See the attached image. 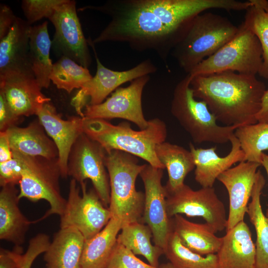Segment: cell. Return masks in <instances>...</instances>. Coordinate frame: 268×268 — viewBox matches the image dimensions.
Instances as JSON below:
<instances>
[{"instance_id":"obj_1","label":"cell","mask_w":268,"mask_h":268,"mask_svg":"<svg viewBox=\"0 0 268 268\" xmlns=\"http://www.w3.org/2000/svg\"><path fill=\"white\" fill-rule=\"evenodd\" d=\"M244 7L235 0H111L79 10L90 9L111 17L94 44L126 43L137 51L153 50L166 62L197 15L211 8L240 11Z\"/></svg>"},{"instance_id":"obj_2","label":"cell","mask_w":268,"mask_h":268,"mask_svg":"<svg viewBox=\"0 0 268 268\" xmlns=\"http://www.w3.org/2000/svg\"><path fill=\"white\" fill-rule=\"evenodd\" d=\"M190 84L194 97L206 104L217 121L237 127L258 123L266 88L256 75L225 71L191 76Z\"/></svg>"},{"instance_id":"obj_3","label":"cell","mask_w":268,"mask_h":268,"mask_svg":"<svg viewBox=\"0 0 268 268\" xmlns=\"http://www.w3.org/2000/svg\"><path fill=\"white\" fill-rule=\"evenodd\" d=\"M83 132L108 153L117 150L143 159L153 167L165 169L155 153L156 146L165 141V123L159 118L148 120L147 127L135 131L128 122L114 125L106 120L83 118Z\"/></svg>"},{"instance_id":"obj_4","label":"cell","mask_w":268,"mask_h":268,"mask_svg":"<svg viewBox=\"0 0 268 268\" xmlns=\"http://www.w3.org/2000/svg\"><path fill=\"white\" fill-rule=\"evenodd\" d=\"M238 30V27L226 17L202 12L193 19L171 53L188 74L229 42Z\"/></svg>"},{"instance_id":"obj_5","label":"cell","mask_w":268,"mask_h":268,"mask_svg":"<svg viewBox=\"0 0 268 268\" xmlns=\"http://www.w3.org/2000/svg\"><path fill=\"white\" fill-rule=\"evenodd\" d=\"M138 162L136 156L120 150H112L105 156L110 188L108 208L112 218L123 226L142 220L144 193L136 191L135 181L145 164Z\"/></svg>"},{"instance_id":"obj_6","label":"cell","mask_w":268,"mask_h":268,"mask_svg":"<svg viewBox=\"0 0 268 268\" xmlns=\"http://www.w3.org/2000/svg\"><path fill=\"white\" fill-rule=\"evenodd\" d=\"M188 74L176 86L171 105L172 115L188 133L193 141L223 144L234 134L236 126H221L202 100L194 97Z\"/></svg>"},{"instance_id":"obj_7","label":"cell","mask_w":268,"mask_h":268,"mask_svg":"<svg viewBox=\"0 0 268 268\" xmlns=\"http://www.w3.org/2000/svg\"><path fill=\"white\" fill-rule=\"evenodd\" d=\"M12 153L19 158L22 166L19 199L26 198L32 202L44 200L50 205V209L35 222L53 214L60 216L67 200L62 196L60 188L62 173L59 158L28 156L14 151Z\"/></svg>"},{"instance_id":"obj_8","label":"cell","mask_w":268,"mask_h":268,"mask_svg":"<svg viewBox=\"0 0 268 268\" xmlns=\"http://www.w3.org/2000/svg\"><path fill=\"white\" fill-rule=\"evenodd\" d=\"M263 64V51L257 36L243 22L235 36L212 56L188 73L192 76L225 71L241 74L259 73Z\"/></svg>"},{"instance_id":"obj_9","label":"cell","mask_w":268,"mask_h":268,"mask_svg":"<svg viewBox=\"0 0 268 268\" xmlns=\"http://www.w3.org/2000/svg\"><path fill=\"white\" fill-rule=\"evenodd\" d=\"M79 184L82 195L77 182L71 179L67 200L60 216V227L75 228L87 239L100 232L112 216L94 189L87 191L85 182Z\"/></svg>"},{"instance_id":"obj_10","label":"cell","mask_w":268,"mask_h":268,"mask_svg":"<svg viewBox=\"0 0 268 268\" xmlns=\"http://www.w3.org/2000/svg\"><path fill=\"white\" fill-rule=\"evenodd\" d=\"M106 152L97 142L84 133L73 144L67 160V175L79 184L87 179L105 206L109 207L110 200L109 178L105 159Z\"/></svg>"},{"instance_id":"obj_11","label":"cell","mask_w":268,"mask_h":268,"mask_svg":"<svg viewBox=\"0 0 268 268\" xmlns=\"http://www.w3.org/2000/svg\"><path fill=\"white\" fill-rule=\"evenodd\" d=\"M166 192L169 217L177 214L201 217L215 233L226 228L227 216L225 206L213 187H201L194 190L184 184L173 192Z\"/></svg>"},{"instance_id":"obj_12","label":"cell","mask_w":268,"mask_h":268,"mask_svg":"<svg viewBox=\"0 0 268 268\" xmlns=\"http://www.w3.org/2000/svg\"><path fill=\"white\" fill-rule=\"evenodd\" d=\"M87 41L94 51L97 67L96 74L80 88L71 101V105L78 115L82 118H83V109L87 105L99 104L122 84L149 75L157 70V68L149 59L144 60L127 70H112L104 67L100 62L91 39L88 38Z\"/></svg>"},{"instance_id":"obj_13","label":"cell","mask_w":268,"mask_h":268,"mask_svg":"<svg viewBox=\"0 0 268 268\" xmlns=\"http://www.w3.org/2000/svg\"><path fill=\"white\" fill-rule=\"evenodd\" d=\"M75 4L74 0H64L48 18L55 29L52 48L57 56L68 58L88 68L91 57Z\"/></svg>"},{"instance_id":"obj_14","label":"cell","mask_w":268,"mask_h":268,"mask_svg":"<svg viewBox=\"0 0 268 268\" xmlns=\"http://www.w3.org/2000/svg\"><path fill=\"white\" fill-rule=\"evenodd\" d=\"M149 78V75L136 78L127 87L118 88L102 103L87 105L83 111V118L123 119L134 123L140 130L146 129L148 121L143 115L141 99L143 88Z\"/></svg>"},{"instance_id":"obj_15","label":"cell","mask_w":268,"mask_h":268,"mask_svg":"<svg viewBox=\"0 0 268 268\" xmlns=\"http://www.w3.org/2000/svg\"><path fill=\"white\" fill-rule=\"evenodd\" d=\"M163 171L145 164L139 176L145 191L142 221L150 228L155 245L164 250L173 229L167 210V192L161 182Z\"/></svg>"},{"instance_id":"obj_16","label":"cell","mask_w":268,"mask_h":268,"mask_svg":"<svg viewBox=\"0 0 268 268\" xmlns=\"http://www.w3.org/2000/svg\"><path fill=\"white\" fill-rule=\"evenodd\" d=\"M260 166L261 164L257 163L242 161L217 177V180L226 189L229 196L226 231L244 220Z\"/></svg>"},{"instance_id":"obj_17","label":"cell","mask_w":268,"mask_h":268,"mask_svg":"<svg viewBox=\"0 0 268 268\" xmlns=\"http://www.w3.org/2000/svg\"><path fill=\"white\" fill-rule=\"evenodd\" d=\"M41 90L33 74L16 72L0 74V92L18 117L36 115L45 103L50 102Z\"/></svg>"},{"instance_id":"obj_18","label":"cell","mask_w":268,"mask_h":268,"mask_svg":"<svg viewBox=\"0 0 268 268\" xmlns=\"http://www.w3.org/2000/svg\"><path fill=\"white\" fill-rule=\"evenodd\" d=\"M36 115L58 148L62 177L66 178L69 153L77 138L84 133L83 118L73 116L64 120L50 102L45 103Z\"/></svg>"},{"instance_id":"obj_19","label":"cell","mask_w":268,"mask_h":268,"mask_svg":"<svg viewBox=\"0 0 268 268\" xmlns=\"http://www.w3.org/2000/svg\"><path fill=\"white\" fill-rule=\"evenodd\" d=\"M216 254L217 268H256V245L244 220L226 231Z\"/></svg>"},{"instance_id":"obj_20","label":"cell","mask_w":268,"mask_h":268,"mask_svg":"<svg viewBox=\"0 0 268 268\" xmlns=\"http://www.w3.org/2000/svg\"><path fill=\"white\" fill-rule=\"evenodd\" d=\"M229 141L231 144L230 151L224 157L216 153V147L196 148L190 143V151L195 164V179L202 187H213L215 180L221 174L234 164L245 161V154L234 134Z\"/></svg>"},{"instance_id":"obj_21","label":"cell","mask_w":268,"mask_h":268,"mask_svg":"<svg viewBox=\"0 0 268 268\" xmlns=\"http://www.w3.org/2000/svg\"><path fill=\"white\" fill-rule=\"evenodd\" d=\"M31 26L16 17L7 35L0 40V74L16 72L34 75L29 56Z\"/></svg>"},{"instance_id":"obj_22","label":"cell","mask_w":268,"mask_h":268,"mask_svg":"<svg viewBox=\"0 0 268 268\" xmlns=\"http://www.w3.org/2000/svg\"><path fill=\"white\" fill-rule=\"evenodd\" d=\"M12 151L31 156L58 158V148L39 121L26 127H12L5 131Z\"/></svg>"},{"instance_id":"obj_23","label":"cell","mask_w":268,"mask_h":268,"mask_svg":"<svg viewBox=\"0 0 268 268\" xmlns=\"http://www.w3.org/2000/svg\"><path fill=\"white\" fill-rule=\"evenodd\" d=\"M19 191L15 185L1 187L0 192V239L20 246L25 240L29 221L22 213L18 202Z\"/></svg>"},{"instance_id":"obj_24","label":"cell","mask_w":268,"mask_h":268,"mask_svg":"<svg viewBox=\"0 0 268 268\" xmlns=\"http://www.w3.org/2000/svg\"><path fill=\"white\" fill-rule=\"evenodd\" d=\"M84 241L83 236L75 228H61L44 253L43 268H81Z\"/></svg>"},{"instance_id":"obj_25","label":"cell","mask_w":268,"mask_h":268,"mask_svg":"<svg viewBox=\"0 0 268 268\" xmlns=\"http://www.w3.org/2000/svg\"><path fill=\"white\" fill-rule=\"evenodd\" d=\"M171 221L173 231L183 244L192 251L206 256L216 254L219 250L222 237L216 236L205 223H194L180 214L174 216Z\"/></svg>"},{"instance_id":"obj_26","label":"cell","mask_w":268,"mask_h":268,"mask_svg":"<svg viewBox=\"0 0 268 268\" xmlns=\"http://www.w3.org/2000/svg\"><path fill=\"white\" fill-rule=\"evenodd\" d=\"M122 226L121 222L112 217L100 232L85 239L81 268H106Z\"/></svg>"},{"instance_id":"obj_27","label":"cell","mask_w":268,"mask_h":268,"mask_svg":"<svg viewBox=\"0 0 268 268\" xmlns=\"http://www.w3.org/2000/svg\"><path fill=\"white\" fill-rule=\"evenodd\" d=\"M155 151L157 158L167 170L166 191L173 192L185 184L186 177L195 168L192 153L182 146L165 141L158 144Z\"/></svg>"},{"instance_id":"obj_28","label":"cell","mask_w":268,"mask_h":268,"mask_svg":"<svg viewBox=\"0 0 268 268\" xmlns=\"http://www.w3.org/2000/svg\"><path fill=\"white\" fill-rule=\"evenodd\" d=\"M29 44V61L35 78L41 89L48 88L53 64L50 57L52 41L47 21L31 26Z\"/></svg>"},{"instance_id":"obj_29","label":"cell","mask_w":268,"mask_h":268,"mask_svg":"<svg viewBox=\"0 0 268 268\" xmlns=\"http://www.w3.org/2000/svg\"><path fill=\"white\" fill-rule=\"evenodd\" d=\"M265 183L264 176L258 170L247 212L256 231V268H268V218L263 212L261 202Z\"/></svg>"},{"instance_id":"obj_30","label":"cell","mask_w":268,"mask_h":268,"mask_svg":"<svg viewBox=\"0 0 268 268\" xmlns=\"http://www.w3.org/2000/svg\"><path fill=\"white\" fill-rule=\"evenodd\" d=\"M121 230L117 237L118 243L134 255L143 256L150 265L159 267V258L164 251L152 244V233L147 225L140 222H133L124 225Z\"/></svg>"},{"instance_id":"obj_31","label":"cell","mask_w":268,"mask_h":268,"mask_svg":"<svg viewBox=\"0 0 268 268\" xmlns=\"http://www.w3.org/2000/svg\"><path fill=\"white\" fill-rule=\"evenodd\" d=\"M163 251L175 268H217L216 254L203 257L192 251L183 244L174 231L170 234Z\"/></svg>"},{"instance_id":"obj_32","label":"cell","mask_w":268,"mask_h":268,"mask_svg":"<svg viewBox=\"0 0 268 268\" xmlns=\"http://www.w3.org/2000/svg\"><path fill=\"white\" fill-rule=\"evenodd\" d=\"M234 134L245 154V161L261 164L264 151H268V123L239 127Z\"/></svg>"},{"instance_id":"obj_33","label":"cell","mask_w":268,"mask_h":268,"mask_svg":"<svg viewBox=\"0 0 268 268\" xmlns=\"http://www.w3.org/2000/svg\"><path fill=\"white\" fill-rule=\"evenodd\" d=\"M243 22L258 38L263 51V64L259 74L268 79V1L250 0Z\"/></svg>"},{"instance_id":"obj_34","label":"cell","mask_w":268,"mask_h":268,"mask_svg":"<svg viewBox=\"0 0 268 268\" xmlns=\"http://www.w3.org/2000/svg\"><path fill=\"white\" fill-rule=\"evenodd\" d=\"M92 78L87 68L66 57L60 58L53 64L51 81L59 89L70 93L74 89L80 88Z\"/></svg>"},{"instance_id":"obj_35","label":"cell","mask_w":268,"mask_h":268,"mask_svg":"<svg viewBox=\"0 0 268 268\" xmlns=\"http://www.w3.org/2000/svg\"><path fill=\"white\" fill-rule=\"evenodd\" d=\"M64 0H23L21 8L26 21L31 25L43 18H49Z\"/></svg>"},{"instance_id":"obj_36","label":"cell","mask_w":268,"mask_h":268,"mask_svg":"<svg viewBox=\"0 0 268 268\" xmlns=\"http://www.w3.org/2000/svg\"><path fill=\"white\" fill-rule=\"evenodd\" d=\"M106 268H159L147 264L117 242Z\"/></svg>"},{"instance_id":"obj_37","label":"cell","mask_w":268,"mask_h":268,"mask_svg":"<svg viewBox=\"0 0 268 268\" xmlns=\"http://www.w3.org/2000/svg\"><path fill=\"white\" fill-rule=\"evenodd\" d=\"M50 242L49 236L44 233L38 234L32 238L17 268H31L36 258L46 251Z\"/></svg>"},{"instance_id":"obj_38","label":"cell","mask_w":268,"mask_h":268,"mask_svg":"<svg viewBox=\"0 0 268 268\" xmlns=\"http://www.w3.org/2000/svg\"><path fill=\"white\" fill-rule=\"evenodd\" d=\"M13 154V153H12ZM22 166L19 158L13 154V158L0 163V185L1 187L19 184L21 179Z\"/></svg>"},{"instance_id":"obj_39","label":"cell","mask_w":268,"mask_h":268,"mask_svg":"<svg viewBox=\"0 0 268 268\" xmlns=\"http://www.w3.org/2000/svg\"><path fill=\"white\" fill-rule=\"evenodd\" d=\"M23 118L12 112L5 97L0 92V132H5L11 127L17 126L22 122Z\"/></svg>"},{"instance_id":"obj_40","label":"cell","mask_w":268,"mask_h":268,"mask_svg":"<svg viewBox=\"0 0 268 268\" xmlns=\"http://www.w3.org/2000/svg\"><path fill=\"white\" fill-rule=\"evenodd\" d=\"M22 255V249L20 246H15L11 251L1 248L0 268H17Z\"/></svg>"},{"instance_id":"obj_41","label":"cell","mask_w":268,"mask_h":268,"mask_svg":"<svg viewBox=\"0 0 268 268\" xmlns=\"http://www.w3.org/2000/svg\"><path fill=\"white\" fill-rule=\"evenodd\" d=\"M16 16L9 6L0 4V40L4 37L13 24Z\"/></svg>"},{"instance_id":"obj_42","label":"cell","mask_w":268,"mask_h":268,"mask_svg":"<svg viewBox=\"0 0 268 268\" xmlns=\"http://www.w3.org/2000/svg\"><path fill=\"white\" fill-rule=\"evenodd\" d=\"M13 158L12 151L5 132H0V163Z\"/></svg>"},{"instance_id":"obj_43","label":"cell","mask_w":268,"mask_h":268,"mask_svg":"<svg viewBox=\"0 0 268 268\" xmlns=\"http://www.w3.org/2000/svg\"><path fill=\"white\" fill-rule=\"evenodd\" d=\"M258 122L268 123V89H266L262 100L261 108L256 116Z\"/></svg>"},{"instance_id":"obj_44","label":"cell","mask_w":268,"mask_h":268,"mask_svg":"<svg viewBox=\"0 0 268 268\" xmlns=\"http://www.w3.org/2000/svg\"><path fill=\"white\" fill-rule=\"evenodd\" d=\"M261 165L263 166L264 167L267 172L268 178V155L265 153L264 152L263 153L262 155V160ZM266 215L268 218V208L267 209Z\"/></svg>"},{"instance_id":"obj_45","label":"cell","mask_w":268,"mask_h":268,"mask_svg":"<svg viewBox=\"0 0 268 268\" xmlns=\"http://www.w3.org/2000/svg\"><path fill=\"white\" fill-rule=\"evenodd\" d=\"M159 268H175L170 262L163 264L159 266Z\"/></svg>"}]
</instances>
